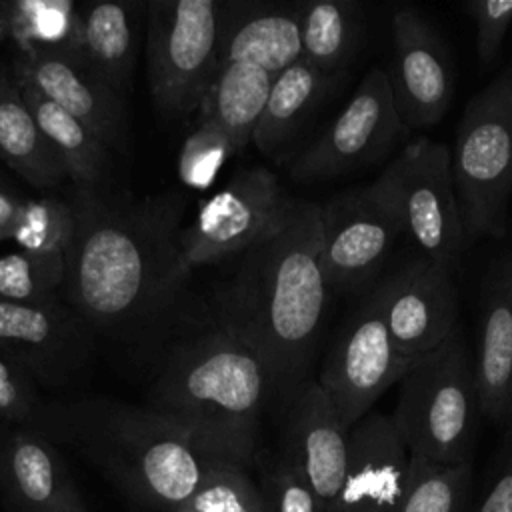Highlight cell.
I'll list each match as a JSON object with an SVG mask.
<instances>
[{
  "mask_svg": "<svg viewBox=\"0 0 512 512\" xmlns=\"http://www.w3.org/2000/svg\"><path fill=\"white\" fill-rule=\"evenodd\" d=\"M68 204V306L92 330L126 332L160 318L192 272L180 250L186 200L172 192L114 204L98 190L76 188Z\"/></svg>",
  "mask_w": 512,
  "mask_h": 512,
  "instance_id": "obj_1",
  "label": "cell"
},
{
  "mask_svg": "<svg viewBox=\"0 0 512 512\" xmlns=\"http://www.w3.org/2000/svg\"><path fill=\"white\" fill-rule=\"evenodd\" d=\"M328 294L320 206L298 200L282 230L240 256L220 304V328L260 356L280 404L304 382Z\"/></svg>",
  "mask_w": 512,
  "mask_h": 512,
  "instance_id": "obj_2",
  "label": "cell"
},
{
  "mask_svg": "<svg viewBox=\"0 0 512 512\" xmlns=\"http://www.w3.org/2000/svg\"><path fill=\"white\" fill-rule=\"evenodd\" d=\"M34 420V430L72 446L132 502L154 512H174L222 464L186 428L148 406L90 400Z\"/></svg>",
  "mask_w": 512,
  "mask_h": 512,
  "instance_id": "obj_3",
  "label": "cell"
},
{
  "mask_svg": "<svg viewBox=\"0 0 512 512\" xmlns=\"http://www.w3.org/2000/svg\"><path fill=\"white\" fill-rule=\"evenodd\" d=\"M270 398L272 382L260 356L218 328L170 356L146 406L186 428L212 460L250 470Z\"/></svg>",
  "mask_w": 512,
  "mask_h": 512,
  "instance_id": "obj_4",
  "label": "cell"
},
{
  "mask_svg": "<svg viewBox=\"0 0 512 512\" xmlns=\"http://www.w3.org/2000/svg\"><path fill=\"white\" fill-rule=\"evenodd\" d=\"M398 384L390 420L408 454L444 466L470 464L480 408L474 368L456 334L412 360Z\"/></svg>",
  "mask_w": 512,
  "mask_h": 512,
  "instance_id": "obj_5",
  "label": "cell"
},
{
  "mask_svg": "<svg viewBox=\"0 0 512 512\" xmlns=\"http://www.w3.org/2000/svg\"><path fill=\"white\" fill-rule=\"evenodd\" d=\"M450 170L464 238L500 236L512 198V66L466 102Z\"/></svg>",
  "mask_w": 512,
  "mask_h": 512,
  "instance_id": "obj_6",
  "label": "cell"
},
{
  "mask_svg": "<svg viewBox=\"0 0 512 512\" xmlns=\"http://www.w3.org/2000/svg\"><path fill=\"white\" fill-rule=\"evenodd\" d=\"M220 26L218 0L146 4L148 86L162 116L176 120L198 112L218 68Z\"/></svg>",
  "mask_w": 512,
  "mask_h": 512,
  "instance_id": "obj_7",
  "label": "cell"
},
{
  "mask_svg": "<svg viewBox=\"0 0 512 512\" xmlns=\"http://www.w3.org/2000/svg\"><path fill=\"white\" fill-rule=\"evenodd\" d=\"M420 256L454 268L466 242L450 170V148L418 138L376 178Z\"/></svg>",
  "mask_w": 512,
  "mask_h": 512,
  "instance_id": "obj_8",
  "label": "cell"
},
{
  "mask_svg": "<svg viewBox=\"0 0 512 512\" xmlns=\"http://www.w3.org/2000/svg\"><path fill=\"white\" fill-rule=\"evenodd\" d=\"M298 200L266 168L238 172L222 190L198 208L180 232V250L188 270L242 256L262 244L290 220Z\"/></svg>",
  "mask_w": 512,
  "mask_h": 512,
  "instance_id": "obj_9",
  "label": "cell"
},
{
  "mask_svg": "<svg viewBox=\"0 0 512 512\" xmlns=\"http://www.w3.org/2000/svg\"><path fill=\"white\" fill-rule=\"evenodd\" d=\"M410 364L412 360L396 348L378 296L372 294L336 338L316 382L350 430L372 412L374 402L392 384L400 382Z\"/></svg>",
  "mask_w": 512,
  "mask_h": 512,
  "instance_id": "obj_10",
  "label": "cell"
},
{
  "mask_svg": "<svg viewBox=\"0 0 512 512\" xmlns=\"http://www.w3.org/2000/svg\"><path fill=\"white\" fill-rule=\"evenodd\" d=\"M384 70L372 68L322 134L294 160L302 182L330 180L380 158L404 132Z\"/></svg>",
  "mask_w": 512,
  "mask_h": 512,
  "instance_id": "obj_11",
  "label": "cell"
},
{
  "mask_svg": "<svg viewBox=\"0 0 512 512\" xmlns=\"http://www.w3.org/2000/svg\"><path fill=\"white\" fill-rule=\"evenodd\" d=\"M318 206L330 290H350L382 266L402 234V222L376 180Z\"/></svg>",
  "mask_w": 512,
  "mask_h": 512,
  "instance_id": "obj_12",
  "label": "cell"
},
{
  "mask_svg": "<svg viewBox=\"0 0 512 512\" xmlns=\"http://www.w3.org/2000/svg\"><path fill=\"white\" fill-rule=\"evenodd\" d=\"M392 58L384 70L404 128L434 126L454 94V66L438 30L414 8L392 14Z\"/></svg>",
  "mask_w": 512,
  "mask_h": 512,
  "instance_id": "obj_13",
  "label": "cell"
},
{
  "mask_svg": "<svg viewBox=\"0 0 512 512\" xmlns=\"http://www.w3.org/2000/svg\"><path fill=\"white\" fill-rule=\"evenodd\" d=\"M282 452L316 494L320 512H336L348 470V428L316 380L300 382L282 402Z\"/></svg>",
  "mask_w": 512,
  "mask_h": 512,
  "instance_id": "obj_14",
  "label": "cell"
},
{
  "mask_svg": "<svg viewBox=\"0 0 512 512\" xmlns=\"http://www.w3.org/2000/svg\"><path fill=\"white\" fill-rule=\"evenodd\" d=\"M396 348L416 360L450 336L458 316L452 268L424 256L408 262L376 292Z\"/></svg>",
  "mask_w": 512,
  "mask_h": 512,
  "instance_id": "obj_15",
  "label": "cell"
},
{
  "mask_svg": "<svg viewBox=\"0 0 512 512\" xmlns=\"http://www.w3.org/2000/svg\"><path fill=\"white\" fill-rule=\"evenodd\" d=\"M90 330L54 298L38 304L0 300V348L44 382H58L84 362Z\"/></svg>",
  "mask_w": 512,
  "mask_h": 512,
  "instance_id": "obj_16",
  "label": "cell"
},
{
  "mask_svg": "<svg viewBox=\"0 0 512 512\" xmlns=\"http://www.w3.org/2000/svg\"><path fill=\"white\" fill-rule=\"evenodd\" d=\"M14 76L80 120L106 146L120 138L124 130L122 96L62 46L24 48L14 64Z\"/></svg>",
  "mask_w": 512,
  "mask_h": 512,
  "instance_id": "obj_17",
  "label": "cell"
},
{
  "mask_svg": "<svg viewBox=\"0 0 512 512\" xmlns=\"http://www.w3.org/2000/svg\"><path fill=\"white\" fill-rule=\"evenodd\" d=\"M410 454L390 416L368 412L348 430V470L336 512H398Z\"/></svg>",
  "mask_w": 512,
  "mask_h": 512,
  "instance_id": "obj_18",
  "label": "cell"
},
{
  "mask_svg": "<svg viewBox=\"0 0 512 512\" xmlns=\"http://www.w3.org/2000/svg\"><path fill=\"white\" fill-rule=\"evenodd\" d=\"M0 494L8 512H90L62 454L34 428H18L2 442Z\"/></svg>",
  "mask_w": 512,
  "mask_h": 512,
  "instance_id": "obj_19",
  "label": "cell"
},
{
  "mask_svg": "<svg viewBox=\"0 0 512 512\" xmlns=\"http://www.w3.org/2000/svg\"><path fill=\"white\" fill-rule=\"evenodd\" d=\"M142 26V4L104 0L76 8L72 34L62 46L116 94L128 90Z\"/></svg>",
  "mask_w": 512,
  "mask_h": 512,
  "instance_id": "obj_20",
  "label": "cell"
},
{
  "mask_svg": "<svg viewBox=\"0 0 512 512\" xmlns=\"http://www.w3.org/2000/svg\"><path fill=\"white\" fill-rule=\"evenodd\" d=\"M298 60H302L298 8L222 2L218 64H246L276 76Z\"/></svg>",
  "mask_w": 512,
  "mask_h": 512,
  "instance_id": "obj_21",
  "label": "cell"
},
{
  "mask_svg": "<svg viewBox=\"0 0 512 512\" xmlns=\"http://www.w3.org/2000/svg\"><path fill=\"white\" fill-rule=\"evenodd\" d=\"M474 382L480 414L512 422V284L510 268L492 286L482 312Z\"/></svg>",
  "mask_w": 512,
  "mask_h": 512,
  "instance_id": "obj_22",
  "label": "cell"
},
{
  "mask_svg": "<svg viewBox=\"0 0 512 512\" xmlns=\"http://www.w3.org/2000/svg\"><path fill=\"white\" fill-rule=\"evenodd\" d=\"M338 78L320 72L306 60L276 74L252 144L270 158H282Z\"/></svg>",
  "mask_w": 512,
  "mask_h": 512,
  "instance_id": "obj_23",
  "label": "cell"
},
{
  "mask_svg": "<svg viewBox=\"0 0 512 512\" xmlns=\"http://www.w3.org/2000/svg\"><path fill=\"white\" fill-rule=\"evenodd\" d=\"M274 76L254 66L220 62L198 106V120L218 126L236 146L252 144Z\"/></svg>",
  "mask_w": 512,
  "mask_h": 512,
  "instance_id": "obj_24",
  "label": "cell"
},
{
  "mask_svg": "<svg viewBox=\"0 0 512 512\" xmlns=\"http://www.w3.org/2000/svg\"><path fill=\"white\" fill-rule=\"evenodd\" d=\"M0 160L36 188L66 178L64 166L32 118L14 74L0 70Z\"/></svg>",
  "mask_w": 512,
  "mask_h": 512,
  "instance_id": "obj_25",
  "label": "cell"
},
{
  "mask_svg": "<svg viewBox=\"0 0 512 512\" xmlns=\"http://www.w3.org/2000/svg\"><path fill=\"white\" fill-rule=\"evenodd\" d=\"M16 84L42 136L60 158L66 178H72L76 188L98 190L108 164V146L90 128L44 98L26 80L16 78Z\"/></svg>",
  "mask_w": 512,
  "mask_h": 512,
  "instance_id": "obj_26",
  "label": "cell"
},
{
  "mask_svg": "<svg viewBox=\"0 0 512 512\" xmlns=\"http://www.w3.org/2000/svg\"><path fill=\"white\" fill-rule=\"evenodd\" d=\"M296 8L302 60L324 74L342 76L362 38V6L356 0H308Z\"/></svg>",
  "mask_w": 512,
  "mask_h": 512,
  "instance_id": "obj_27",
  "label": "cell"
},
{
  "mask_svg": "<svg viewBox=\"0 0 512 512\" xmlns=\"http://www.w3.org/2000/svg\"><path fill=\"white\" fill-rule=\"evenodd\" d=\"M470 476L472 462L444 466L410 456L406 492L398 512H464Z\"/></svg>",
  "mask_w": 512,
  "mask_h": 512,
  "instance_id": "obj_28",
  "label": "cell"
},
{
  "mask_svg": "<svg viewBox=\"0 0 512 512\" xmlns=\"http://www.w3.org/2000/svg\"><path fill=\"white\" fill-rule=\"evenodd\" d=\"M64 256H44L16 250L0 256V300L38 304L54 298L64 284Z\"/></svg>",
  "mask_w": 512,
  "mask_h": 512,
  "instance_id": "obj_29",
  "label": "cell"
},
{
  "mask_svg": "<svg viewBox=\"0 0 512 512\" xmlns=\"http://www.w3.org/2000/svg\"><path fill=\"white\" fill-rule=\"evenodd\" d=\"M72 210L58 198L24 200L12 240L20 250L44 256H64L72 240Z\"/></svg>",
  "mask_w": 512,
  "mask_h": 512,
  "instance_id": "obj_30",
  "label": "cell"
},
{
  "mask_svg": "<svg viewBox=\"0 0 512 512\" xmlns=\"http://www.w3.org/2000/svg\"><path fill=\"white\" fill-rule=\"evenodd\" d=\"M174 512H262V500L248 470L218 464Z\"/></svg>",
  "mask_w": 512,
  "mask_h": 512,
  "instance_id": "obj_31",
  "label": "cell"
},
{
  "mask_svg": "<svg viewBox=\"0 0 512 512\" xmlns=\"http://www.w3.org/2000/svg\"><path fill=\"white\" fill-rule=\"evenodd\" d=\"M236 152L234 142L218 126L198 120L178 154V178L186 188L204 190Z\"/></svg>",
  "mask_w": 512,
  "mask_h": 512,
  "instance_id": "obj_32",
  "label": "cell"
},
{
  "mask_svg": "<svg viewBox=\"0 0 512 512\" xmlns=\"http://www.w3.org/2000/svg\"><path fill=\"white\" fill-rule=\"evenodd\" d=\"M76 6L68 0L12 2V34L32 46H64L72 34Z\"/></svg>",
  "mask_w": 512,
  "mask_h": 512,
  "instance_id": "obj_33",
  "label": "cell"
},
{
  "mask_svg": "<svg viewBox=\"0 0 512 512\" xmlns=\"http://www.w3.org/2000/svg\"><path fill=\"white\" fill-rule=\"evenodd\" d=\"M258 490L262 512H320L316 494L280 454L262 470Z\"/></svg>",
  "mask_w": 512,
  "mask_h": 512,
  "instance_id": "obj_34",
  "label": "cell"
},
{
  "mask_svg": "<svg viewBox=\"0 0 512 512\" xmlns=\"http://www.w3.org/2000/svg\"><path fill=\"white\" fill-rule=\"evenodd\" d=\"M36 414V390L30 372L0 348V418L30 422Z\"/></svg>",
  "mask_w": 512,
  "mask_h": 512,
  "instance_id": "obj_35",
  "label": "cell"
},
{
  "mask_svg": "<svg viewBox=\"0 0 512 512\" xmlns=\"http://www.w3.org/2000/svg\"><path fill=\"white\" fill-rule=\"evenodd\" d=\"M466 12L476 26V52L484 66H490L512 26V0H474Z\"/></svg>",
  "mask_w": 512,
  "mask_h": 512,
  "instance_id": "obj_36",
  "label": "cell"
},
{
  "mask_svg": "<svg viewBox=\"0 0 512 512\" xmlns=\"http://www.w3.org/2000/svg\"><path fill=\"white\" fill-rule=\"evenodd\" d=\"M474 512H512V436L508 438Z\"/></svg>",
  "mask_w": 512,
  "mask_h": 512,
  "instance_id": "obj_37",
  "label": "cell"
},
{
  "mask_svg": "<svg viewBox=\"0 0 512 512\" xmlns=\"http://www.w3.org/2000/svg\"><path fill=\"white\" fill-rule=\"evenodd\" d=\"M22 208H24V200L20 196L0 188V242L12 240Z\"/></svg>",
  "mask_w": 512,
  "mask_h": 512,
  "instance_id": "obj_38",
  "label": "cell"
},
{
  "mask_svg": "<svg viewBox=\"0 0 512 512\" xmlns=\"http://www.w3.org/2000/svg\"><path fill=\"white\" fill-rule=\"evenodd\" d=\"M12 34V2L0 4V42Z\"/></svg>",
  "mask_w": 512,
  "mask_h": 512,
  "instance_id": "obj_39",
  "label": "cell"
},
{
  "mask_svg": "<svg viewBox=\"0 0 512 512\" xmlns=\"http://www.w3.org/2000/svg\"><path fill=\"white\" fill-rule=\"evenodd\" d=\"M510 284H512V268H510Z\"/></svg>",
  "mask_w": 512,
  "mask_h": 512,
  "instance_id": "obj_40",
  "label": "cell"
}]
</instances>
